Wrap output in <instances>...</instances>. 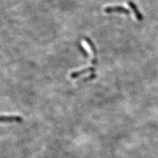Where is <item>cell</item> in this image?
I'll list each match as a JSON object with an SVG mask.
<instances>
[{
    "instance_id": "obj_1",
    "label": "cell",
    "mask_w": 158,
    "mask_h": 158,
    "mask_svg": "<svg viewBox=\"0 0 158 158\" xmlns=\"http://www.w3.org/2000/svg\"><path fill=\"white\" fill-rule=\"evenodd\" d=\"M104 11L107 13H124L126 15H129L130 14V11L128 9L124 8L122 6H111V7H107L104 9Z\"/></svg>"
},
{
    "instance_id": "obj_2",
    "label": "cell",
    "mask_w": 158,
    "mask_h": 158,
    "mask_svg": "<svg viewBox=\"0 0 158 158\" xmlns=\"http://www.w3.org/2000/svg\"><path fill=\"white\" fill-rule=\"evenodd\" d=\"M84 40L86 41V42L87 43V44L89 46V47H90L91 50L92 51V54H93V56H94V58L92 60V63L93 65H96L97 64V62H98V59H97V50H96V47H95V44H94V42L91 40L90 38H87V37H85L84 38Z\"/></svg>"
},
{
    "instance_id": "obj_3",
    "label": "cell",
    "mask_w": 158,
    "mask_h": 158,
    "mask_svg": "<svg viewBox=\"0 0 158 158\" xmlns=\"http://www.w3.org/2000/svg\"><path fill=\"white\" fill-rule=\"evenodd\" d=\"M128 5L129 6V7H130L132 9V10L133 11V13H135V17H136L137 20L139 21H143V19H144L143 15L139 11V9H138L136 5L134 2H131V1L128 2Z\"/></svg>"
},
{
    "instance_id": "obj_4",
    "label": "cell",
    "mask_w": 158,
    "mask_h": 158,
    "mask_svg": "<svg viewBox=\"0 0 158 158\" xmlns=\"http://www.w3.org/2000/svg\"><path fill=\"white\" fill-rule=\"evenodd\" d=\"M1 121L2 123H21L22 121V118L15 115H2L1 117Z\"/></svg>"
},
{
    "instance_id": "obj_5",
    "label": "cell",
    "mask_w": 158,
    "mask_h": 158,
    "mask_svg": "<svg viewBox=\"0 0 158 158\" xmlns=\"http://www.w3.org/2000/svg\"><path fill=\"white\" fill-rule=\"evenodd\" d=\"M95 71V69L94 67H88L87 69H84L83 70L73 72V73L71 74L70 76L71 79H76L81 75H83L88 73H92V72H94Z\"/></svg>"
},
{
    "instance_id": "obj_6",
    "label": "cell",
    "mask_w": 158,
    "mask_h": 158,
    "mask_svg": "<svg viewBox=\"0 0 158 158\" xmlns=\"http://www.w3.org/2000/svg\"><path fill=\"white\" fill-rule=\"evenodd\" d=\"M97 77V75L95 74H92L90 75V76H87V77H85V78H83L82 79H80L79 80L77 81V84H80V83H87L88 82V81H90V80H92L94 79H95Z\"/></svg>"
},
{
    "instance_id": "obj_7",
    "label": "cell",
    "mask_w": 158,
    "mask_h": 158,
    "mask_svg": "<svg viewBox=\"0 0 158 158\" xmlns=\"http://www.w3.org/2000/svg\"><path fill=\"white\" fill-rule=\"evenodd\" d=\"M80 50H81V51H82V53L83 54L84 56H85V57H88V54H87V51H86L85 50H84V49H83V47L82 46H80Z\"/></svg>"
}]
</instances>
